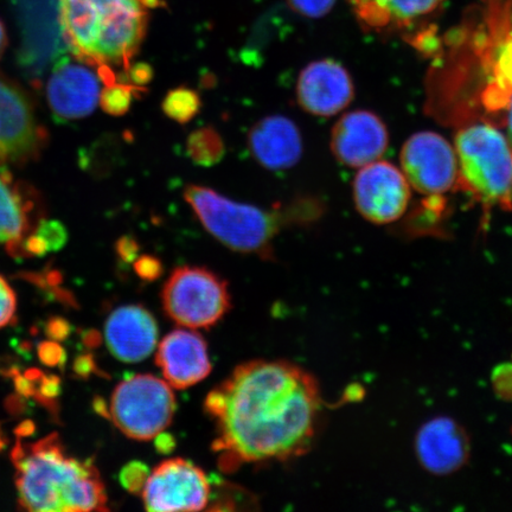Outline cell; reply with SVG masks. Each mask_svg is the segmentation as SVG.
<instances>
[{
    "instance_id": "7a4b0ae2",
    "label": "cell",
    "mask_w": 512,
    "mask_h": 512,
    "mask_svg": "<svg viewBox=\"0 0 512 512\" xmlns=\"http://www.w3.org/2000/svg\"><path fill=\"white\" fill-rule=\"evenodd\" d=\"M12 462L21 507L34 512L104 511L107 495L92 463L68 456L56 433L24 444L18 439Z\"/></svg>"
},
{
    "instance_id": "83f0119b",
    "label": "cell",
    "mask_w": 512,
    "mask_h": 512,
    "mask_svg": "<svg viewBox=\"0 0 512 512\" xmlns=\"http://www.w3.org/2000/svg\"><path fill=\"white\" fill-rule=\"evenodd\" d=\"M125 73L128 80L127 83L138 88H144L146 85H149L153 79L152 67L150 64L143 62L131 64V66L125 70Z\"/></svg>"
},
{
    "instance_id": "4316f807",
    "label": "cell",
    "mask_w": 512,
    "mask_h": 512,
    "mask_svg": "<svg viewBox=\"0 0 512 512\" xmlns=\"http://www.w3.org/2000/svg\"><path fill=\"white\" fill-rule=\"evenodd\" d=\"M16 296L14 290L3 277H0V328L11 323L16 312Z\"/></svg>"
},
{
    "instance_id": "8fae6325",
    "label": "cell",
    "mask_w": 512,
    "mask_h": 512,
    "mask_svg": "<svg viewBox=\"0 0 512 512\" xmlns=\"http://www.w3.org/2000/svg\"><path fill=\"white\" fill-rule=\"evenodd\" d=\"M47 142V131L38 124L27 96L0 78V163H29Z\"/></svg>"
},
{
    "instance_id": "9a60e30c",
    "label": "cell",
    "mask_w": 512,
    "mask_h": 512,
    "mask_svg": "<svg viewBox=\"0 0 512 512\" xmlns=\"http://www.w3.org/2000/svg\"><path fill=\"white\" fill-rule=\"evenodd\" d=\"M416 454L425 469L437 476L452 475L470 458V439L456 420L439 416L422 426L416 435Z\"/></svg>"
},
{
    "instance_id": "f546056e",
    "label": "cell",
    "mask_w": 512,
    "mask_h": 512,
    "mask_svg": "<svg viewBox=\"0 0 512 512\" xmlns=\"http://www.w3.org/2000/svg\"><path fill=\"white\" fill-rule=\"evenodd\" d=\"M134 267H136V271L140 277L147 280H155L159 277L160 273H162V264H160V261L149 255L142 256Z\"/></svg>"
},
{
    "instance_id": "44dd1931",
    "label": "cell",
    "mask_w": 512,
    "mask_h": 512,
    "mask_svg": "<svg viewBox=\"0 0 512 512\" xmlns=\"http://www.w3.org/2000/svg\"><path fill=\"white\" fill-rule=\"evenodd\" d=\"M188 156L196 165L210 168L219 164L226 155L221 134L214 127L204 126L190 133L187 140Z\"/></svg>"
},
{
    "instance_id": "d590c367",
    "label": "cell",
    "mask_w": 512,
    "mask_h": 512,
    "mask_svg": "<svg viewBox=\"0 0 512 512\" xmlns=\"http://www.w3.org/2000/svg\"><path fill=\"white\" fill-rule=\"evenodd\" d=\"M6 43H8V37H6V31L3 23L0 22V56L4 53Z\"/></svg>"
},
{
    "instance_id": "9c48e42d",
    "label": "cell",
    "mask_w": 512,
    "mask_h": 512,
    "mask_svg": "<svg viewBox=\"0 0 512 512\" xmlns=\"http://www.w3.org/2000/svg\"><path fill=\"white\" fill-rule=\"evenodd\" d=\"M149 511H200L210 499V483L200 467L184 459H169L147 477L142 490Z\"/></svg>"
},
{
    "instance_id": "603a6c76",
    "label": "cell",
    "mask_w": 512,
    "mask_h": 512,
    "mask_svg": "<svg viewBox=\"0 0 512 512\" xmlns=\"http://www.w3.org/2000/svg\"><path fill=\"white\" fill-rule=\"evenodd\" d=\"M201 95L195 89L181 86L171 89L162 102V111L175 123L185 125L200 113Z\"/></svg>"
},
{
    "instance_id": "484cf974",
    "label": "cell",
    "mask_w": 512,
    "mask_h": 512,
    "mask_svg": "<svg viewBox=\"0 0 512 512\" xmlns=\"http://www.w3.org/2000/svg\"><path fill=\"white\" fill-rule=\"evenodd\" d=\"M147 469L144 464L133 463L124 467L121 472V484L133 494L142 492L147 479Z\"/></svg>"
},
{
    "instance_id": "e575fe53",
    "label": "cell",
    "mask_w": 512,
    "mask_h": 512,
    "mask_svg": "<svg viewBox=\"0 0 512 512\" xmlns=\"http://www.w3.org/2000/svg\"><path fill=\"white\" fill-rule=\"evenodd\" d=\"M92 363L91 358L82 357L78 361V367H76V371L82 375H86L91 368L88 367V364Z\"/></svg>"
},
{
    "instance_id": "3957f363",
    "label": "cell",
    "mask_w": 512,
    "mask_h": 512,
    "mask_svg": "<svg viewBox=\"0 0 512 512\" xmlns=\"http://www.w3.org/2000/svg\"><path fill=\"white\" fill-rule=\"evenodd\" d=\"M162 0H57L61 28L76 59L92 67L131 66Z\"/></svg>"
},
{
    "instance_id": "e0dca14e",
    "label": "cell",
    "mask_w": 512,
    "mask_h": 512,
    "mask_svg": "<svg viewBox=\"0 0 512 512\" xmlns=\"http://www.w3.org/2000/svg\"><path fill=\"white\" fill-rule=\"evenodd\" d=\"M447 0H347L362 29L394 34L418 27L437 16Z\"/></svg>"
},
{
    "instance_id": "1f68e13d",
    "label": "cell",
    "mask_w": 512,
    "mask_h": 512,
    "mask_svg": "<svg viewBox=\"0 0 512 512\" xmlns=\"http://www.w3.org/2000/svg\"><path fill=\"white\" fill-rule=\"evenodd\" d=\"M139 246L136 240L132 238H125L120 239L117 243V251L121 258H123L125 261H132L134 258H136L137 252H138Z\"/></svg>"
},
{
    "instance_id": "5b68a950",
    "label": "cell",
    "mask_w": 512,
    "mask_h": 512,
    "mask_svg": "<svg viewBox=\"0 0 512 512\" xmlns=\"http://www.w3.org/2000/svg\"><path fill=\"white\" fill-rule=\"evenodd\" d=\"M458 181L486 207L512 209V147L502 130L488 121L457 133Z\"/></svg>"
},
{
    "instance_id": "d4e9b609",
    "label": "cell",
    "mask_w": 512,
    "mask_h": 512,
    "mask_svg": "<svg viewBox=\"0 0 512 512\" xmlns=\"http://www.w3.org/2000/svg\"><path fill=\"white\" fill-rule=\"evenodd\" d=\"M288 8L299 16L319 19L330 14L337 0H285Z\"/></svg>"
},
{
    "instance_id": "52a82bcc",
    "label": "cell",
    "mask_w": 512,
    "mask_h": 512,
    "mask_svg": "<svg viewBox=\"0 0 512 512\" xmlns=\"http://www.w3.org/2000/svg\"><path fill=\"white\" fill-rule=\"evenodd\" d=\"M166 315L187 329H209L229 310L227 283L203 267H178L162 293Z\"/></svg>"
},
{
    "instance_id": "cb8c5ba5",
    "label": "cell",
    "mask_w": 512,
    "mask_h": 512,
    "mask_svg": "<svg viewBox=\"0 0 512 512\" xmlns=\"http://www.w3.org/2000/svg\"><path fill=\"white\" fill-rule=\"evenodd\" d=\"M144 88H138L127 82L114 81L102 89L99 104L107 114L123 117L130 111L134 96L142 94Z\"/></svg>"
},
{
    "instance_id": "2e32d148",
    "label": "cell",
    "mask_w": 512,
    "mask_h": 512,
    "mask_svg": "<svg viewBox=\"0 0 512 512\" xmlns=\"http://www.w3.org/2000/svg\"><path fill=\"white\" fill-rule=\"evenodd\" d=\"M157 366L172 388L195 386L210 374L207 343L195 331L175 330L160 342Z\"/></svg>"
},
{
    "instance_id": "d6986e66",
    "label": "cell",
    "mask_w": 512,
    "mask_h": 512,
    "mask_svg": "<svg viewBox=\"0 0 512 512\" xmlns=\"http://www.w3.org/2000/svg\"><path fill=\"white\" fill-rule=\"evenodd\" d=\"M105 338L108 349L117 360L137 363L145 360L155 350L157 323L142 306L119 307L107 319Z\"/></svg>"
},
{
    "instance_id": "ac0fdd59",
    "label": "cell",
    "mask_w": 512,
    "mask_h": 512,
    "mask_svg": "<svg viewBox=\"0 0 512 512\" xmlns=\"http://www.w3.org/2000/svg\"><path fill=\"white\" fill-rule=\"evenodd\" d=\"M248 149L262 168L285 171L303 156V138L294 121L284 115H270L248 133Z\"/></svg>"
},
{
    "instance_id": "30bf717a",
    "label": "cell",
    "mask_w": 512,
    "mask_h": 512,
    "mask_svg": "<svg viewBox=\"0 0 512 512\" xmlns=\"http://www.w3.org/2000/svg\"><path fill=\"white\" fill-rule=\"evenodd\" d=\"M352 195L358 213L374 224L401 219L411 201V185L403 172L388 162L363 166L354 179Z\"/></svg>"
},
{
    "instance_id": "d6a6232c",
    "label": "cell",
    "mask_w": 512,
    "mask_h": 512,
    "mask_svg": "<svg viewBox=\"0 0 512 512\" xmlns=\"http://www.w3.org/2000/svg\"><path fill=\"white\" fill-rule=\"evenodd\" d=\"M49 335L54 339H63L68 335V325L64 320L54 319L49 323Z\"/></svg>"
},
{
    "instance_id": "836d02e7",
    "label": "cell",
    "mask_w": 512,
    "mask_h": 512,
    "mask_svg": "<svg viewBox=\"0 0 512 512\" xmlns=\"http://www.w3.org/2000/svg\"><path fill=\"white\" fill-rule=\"evenodd\" d=\"M157 447L160 452L169 453L174 447V443H172V438L169 435H162L160 433L158 435Z\"/></svg>"
},
{
    "instance_id": "4dcf8cb0",
    "label": "cell",
    "mask_w": 512,
    "mask_h": 512,
    "mask_svg": "<svg viewBox=\"0 0 512 512\" xmlns=\"http://www.w3.org/2000/svg\"><path fill=\"white\" fill-rule=\"evenodd\" d=\"M40 354L42 362L48 366H56L62 361L63 350L54 342H47L40 345Z\"/></svg>"
},
{
    "instance_id": "8992f818",
    "label": "cell",
    "mask_w": 512,
    "mask_h": 512,
    "mask_svg": "<svg viewBox=\"0 0 512 512\" xmlns=\"http://www.w3.org/2000/svg\"><path fill=\"white\" fill-rule=\"evenodd\" d=\"M175 409V395L168 382L152 375H136L115 388L110 414L126 437L146 441L169 427Z\"/></svg>"
},
{
    "instance_id": "f1b7e54d",
    "label": "cell",
    "mask_w": 512,
    "mask_h": 512,
    "mask_svg": "<svg viewBox=\"0 0 512 512\" xmlns=\"http://www.w3.org/2000/svg\"><path fill=\"white\" fill-rule=\"evenodd\" d=\"M491 112L499 115V118H501L504 128L503 132L512 147V92L505 95Z\"/></svg>"
},
{
    "instance_id": "6da1fadb",
    "label": "cell",
    "mask_w": 512,
    "mask_h": 512,
    "mask_svg": "<svg viewBox=\"0 0 512 512\" xmlns=\"http://www.w3.org/2000/svg\"><path fill=\"white\" fill-rule=\"evenodd\" d=\"M318 383L292 363L253 361L236 368L206 400L223 471L302 456L315 437Z\"/></svg>"
},
{
    "instance_id": "277c9868",
    "label": "cell",
    "mask_w": 512,
    "mask_h": 512,
    "mask_svg": "<svg viewBox=\"0 0 512 512\" xmlns=\"http://www.w3.org/2000/svg\"><path fill=\"white\" fill-rule=\"evenodd\" d=\"M184 198L202 226L222 245L243 254H256L266 259L272 256L273 240L284 226L279 204L272 210H265L235 202L197 184L185 188Z\"/></svg>"
},
{
    "instance_id": "5bb4252c",
    "label": "cell",
    "mask_w": 512,
    "mask_h": 512,
    "mask_svg": "<svg viewBox=\"0 0 512 512\" xmlns=\"http://www.w3.org/2000/svg\"><path fill=\"white\" fill-rule=\"evenodd\" d=\"M389 133L373 112L358 110L344 114L331 134L332 155L349 168L361 169L377 162L387 151Z\"/></svg>"
},
{
    "instance_id": "ba28073f",
    "label": "cell",
    "mask_w": 512,
    "mask_h": 512,
    "mask_svg": "<svg viewBox=\"0 0 512 512\" xmlns=\"http://www.w3.org/2000/svg\"><path fill=\"white\" fill-rule=\"evenodd\" d=\"M400 160L403 175L421 195H443L458 182L456 150L439 133L413 134L403 144Z\"/></svg>"
},
{
    "instance_id": "ffe728a7",
    "label": "cell",
    "mask_w": 512,
    "mask_h": 512,
    "mask_svg": "<svg viewBox=\"0 0 512 512\" xmlns=\"http://www.w3.org/2000/svg\"><path fill=\"white\" fill-rule=\"evenodd\" d=\"M34 203L23 194L6 170H0V243L18 256L22 242L32 232Z\"/></svg>"
},
{
    "instance_id": "74e56055",
    "label": "cell",
    "mask_w": 512,
    "mask_h": 512,
    "mask_svg": "<svg viewBox=\"0 0 512 512\" xmlns=\"http://www.w3.org/2000/svg\"><path fill=\"white\" fill-rule=\"evenodd\" d=\"M2 448H3V441H2V439H0V450H2Z\"/></svg>"
},
{
    "instance_id": "7c38bea8",
    "label": "cell",
    "mask_w": 512,
    "mask_h": 512,
    "mask_svg": "<svg viewBox=\"0 0 512 512\" xmlns=\"http://www.w3.org/2000/svg\"><path fill=\"white\" fill-rule=\"evenodd\" d=\"M68 55L50 70L47 94L50 110L60 121L88 117L99 104L100 76L92 66Z\"/></svg>"
},
{
    "instance_id": "4fadbf2b",
    "label": "cell",
    "mask_w": 512,
    "mask_h": 512,
    "mask_svg": "<svg viewBox=\"0 0 512 512\" xmlns=\"http://www.w3.org/2000/svg\"><path fill=\"white\" fill-rule=\"evenodd\" d=\"M354 96V82L348 70L335 60L311 62L299 75V105L316 117H334L351 104Z\"/></svg>"
},
{
    "instance_id": "8d00e7d4",
    "label": "cell",
    "mask_w": 512,
    "mask_h": 512,
    "mask_svg": "<svg viewBox=\"0 0 512 512\" xmlns=\"http://www.w3.org/2000/svg\"><path fill=\"white\" fill-rule=\"evenodd\" d=\"M32 431H34V425H32L30 421H27L24 422V424L21 427H19L18 433L19 435H28Z\"/></svg>"
},
{
    "instance_id": "7402d4cb",
    "label": "cell",
    "mask_w": 512,
    "mask_h": 512,
    "mask_svg": "<svg viewBox=\"0 0 512 512\" xmlns=\"http://www.w3.org/2000/svg\"><path fill=\"white\" fill-rule=\"evenodd\" d=\"M67 229L59 221L42 220L35 232H31L22 242L18 256H42L64 246Z\"/></svg>"
}]
</instances>
